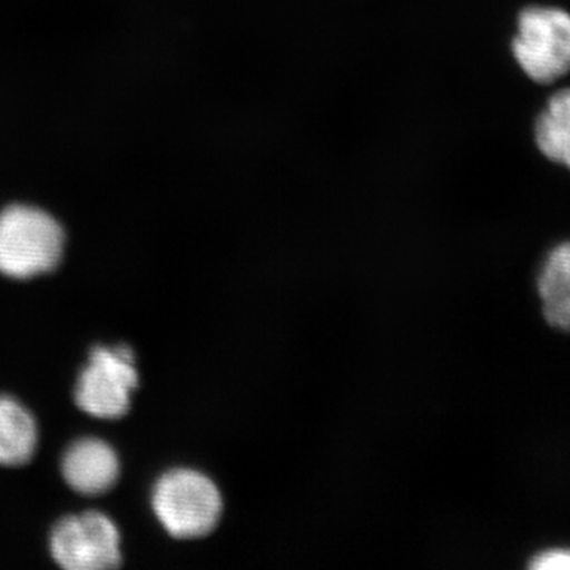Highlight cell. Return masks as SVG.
I'll use <instances>...</instances> for the list:
<instances>
[{
	"label": "cell",
	"instance_id": "obj_1",
	"mask_svg": "<svg viewBox=\"0 0 570 570\" xmlns=\"http://www.w3.org/2000/svg\"><path fill=\"white\" fill-rule=\"evenodd\" d=\"M66 236L41 209L13 205L0 213V275L31 279L58 268Z\"/></svg>",
	"mask_w": 570,
	"mask_h": 570
},
{
	"label": "cell",
	"instance_id": "obj_2",
	"mask_svg": "<svg viewBox=\"0 0 570 570\" xmlns=\"http://www.w3.org/2000/svg\"><path fill=\"white\" fill-rule=\"evenodd\" d=\"M153 509L168 534L197 539L217 527L223 498L212 479L194 469H174L157 480Z\"/></svg>",
	"mask_w": 570,
	"mask_h": 570
},
{
	"label": "cell",
	"instance_id": "obj_3",
	"mask_svg": "<svg viewBox=\"0 0 570 570\" xmlns=\"http://www.w3.org/2000/svg\"><path fill=\"white\" fill-rule=\"evenodd\" d=\"M513 56L524 73L550 85L570 71V14L553 7H530L519 18Z\"/></svg>",
	"mask_w": 570,
	"mask_h": 570
},
{
	"label": "cell",
	"instance_id": "obj_4",
	"mask_svg": "<svg viewBox=\"0 0 570 570\" xmlns=\"http://www.w3.org/2000/svg\"><path fill=\"white\" fill-rule=\"evenodd\" d=\"M138 387L134 352L127 346L96 347L75 389L77 406L97 419H121Z\"/></svg>",
	"mask_w": 570,
	"mask_h": 570
},
{
	"label": "cell",
	"instance_id": "obj_5",
	"mask_svg": "<svg viewBox=\"0 0 570 570\" xmlns=\"http://www.w3.org/2000/svg\"><path fill=\"white\" fill-rule=\"evenodd\" d=\"M51 554L63 569L105 570L121 566L118 528L100 512L67 517L51 532Z\"/></svg>",
	"mask_w": 570,
	"mask_h": 570
},
{
	"label": "cell",
	"instance_id": "obj_6",
	"mask_svg": "<svg viewBox=\"0 0 570 570\" xmlns=\"http://www.w3.org/2000/svg\"><path fill=\"white\" fill-rule=\"evenodd\" d=\"M119 460L115 450L100 439H81L75 442L62 460V475L77 493L99 497L116 485Z\"/></svg>",
	"mask_w": 570,
	"mask_h": 570
},
{
	"label": "cell",
	"instance_id": "obj_7",
	"mask_svg": "<svg viewBox=\"0 0 570 570\" xmlns=\"http://www.w3.org/2000/svg\"><path fill=\"white\" fill-rule=\"evenodd\" d=\"M538 291L546 321L570 333V242L554 247L543 262Z\"/></svg>",
	"mask_w": 570,
	"mask_h": 570
},
{
	"label": "cell",
	"instance_id": "obj_8",
	"mask_svg": "<svg viewBox=\"0 0 570 570\" xmlns=\"http://www.w3.org/2000/svg\"><path fill=\"white\" fill-rule=\"evenodd\" d=\"M39 442L36 420L10 396H0V466L31 461Z\"/></svg>",
	"mask_w": 570,
	"mask_h": 570
},
{
	"label": "cell",
	"instance_id": "obj_9",
	"mask_svg": "<svg viewBox=\"0 0 570 570\" xmlns=\"http://www.w3.org/2000/svg\"><path fill=\"white\" fill-rule=\"evenodd\" d=\"M535 141L543 156L570 170V88L554 94L540 112Z\"/></svg>",
	"mask_w": 570,
	"mask_h": 570
},
{
	"label": "cell",
	"instance_id": "obj_10",
	"mask_svg": "<svg viewBox=\"0 0 570 570\" xmlns=\"http://www.w3.org/2000/svg\"><path fill=\"white\" fill-rule=\"evenodd\" d=\"M534 570H570V549L543 550L530 561Z\"/></svg>",
	"mask_w": 570,
	"mask_h": 570
}]
</instances>
